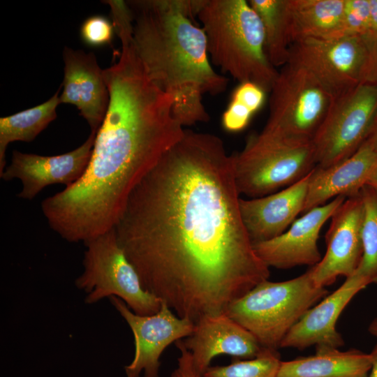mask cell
Returning <instances> with one entry per match:
<instances>
[{
	"label": "cell",
	"instance_id": "8",
	"mask_svg": "<svg viewBox=\"0 0 377 377\" xmlns=\"http://www.w3.org/2000/svg\"><path fill=\"white\" fill-rule=\"evenodd\" d=\"M269 113L263 131L311 142L334 99L306 69L288 62L271 88Z\"/></svg>",
	"mask_w": 377,
	"mask_h": 377
},
{
	"label": "cell",
	"instance_id": "15",
	"mask_svg": "<svg viewBox=\"0 0 377 377\" xmlns=\"http://www.w3.org/2000/svg\"><path fill=\"white\" fill-rule=\"evenodd\" d=\"M64 75L61 103L75 105L97 133L105 119L110 101L102 70L93 52L64 47Z\"/></svg>",
	"mask_w": 377,
	"mask_h": 377
},
{
	"label": "cell",
	"instance_id": "13",
	"mask_svg": "<svg viewBox=\"0 0 377 377\" xmlns=\"http://www.w3.org/2000/svg\"><path fill=\"white\" fill-rule=\"evenodd\" d=\"M96 133L91 132L77 148L60 155L41 156L13 150L10 163L0 177L4 181L18 179L22 188L17 194L24 200L34 199L44 188L56 184L66 187L84 173L90 161Z\"/></svg>",
	"mask_w": 377,
	"mask_h": 377
},
{
	"label": "cell",
	"instance_id": "31",
	"mask_svg": "<svg viewBox=\"0 0 377 377\" xmlns=\"http://www.w3.org/2000/svg\"><path fill=\"white\" fill-rule=\"evenodd\" d=\"M369 4L370 32L369 34H377V0H369Z\"/></svg>",
	"mask_w": 377,
	"mask_h": 377
},
{
	"label": "cell",
	"instance_id": "14",
	"mask_svg": "<svg viewBox=\"0 0 377 377\" xmlns=\"http://www.w3.org/2000/svg\"><path fill=\"white\" fill-rule=\"evenodd\" d=\"M346 198L339 196L314 207L295 220L280 235L253 243L256 254L269 267L286 269L316 265L322 258L318 246L320 230Z\"/></svg>",
	"mask_w": 377,
	"mask_h": 377
},
{
	"label": "cell",
	"instance_id": "20",
	"mask_svg": "<svg viewBox=\"0 0 377 377\" xmlns=\"http://www.w3.org/2000/svg\"><path fill=\"white\" fill-rule=\"evenodd\" d=\"M371 353L352 348H316L313 355L281 361L277 377H367Z\"/></svg>",
	"mask_w": 377,
	"mask_h": 377
},
{
	"label": "cell",
	"instance_id": "32",
	"mask_svg": "<svg viewBox=\"0 0 377 377\" xmlns=\"http://www.w3.org/2000/svg\"><path fill=\"white\" fill-rule=\"evenodd\" d=\"M365 140L368 141L377 151V113Z\"/></svg>",
	"mask_w": 377,
	"mask_h": 377
},
{
	"label": "cell",
	"instance_id": "4",
	"mask_svg": "<svg viewBox=\"0 0 377 377\" xmlns=\"http://www.w3.org/2000/svg\"><path fill=\"white\" fill-rule=\"evenodd\" d=\"M197 16L209 59L240 83L269 92L278 71L269 61L262 22L246 0H202Z\"/></svg>",
	"mask_w": 377,
	"mask_h": 377
},
{
	"label": "cell",
	"instance_id": "28",
	"mask_svg": "<svg viewBox=\"0 0 377 377\" xmlns=\"http://www.w3.org/2000/svg\"><path fill=\"white\" fill-rule=\"evenodd\" d=\"M114 26L105 16L92 15L87 18L80 27V36L87 45L99 47L112 42Z\"/></svg>",
	"mask_w": 377,
	"mask_h": 377
},
{
	"label": "cell",
	"instance_id": "19",
	"mask_svg": "<svg viewBox=\"0 0 377 377\" xmlns=\"http://www.w3.org/2000/svg\"><path fill=\"white\" fill-rule=\"evenodd\" d=\"M377 166V151L367 140L346 159L311 171L303 212L323 205L339 196L360 193Z\"/></svg>",
	"mask_w": 377,
	"mask_h": 377
},
{
	"label": "cell",
	"instance_id": "16",
	"mask_svg": "<svg viewBox=\"0 0 377 377\" xmlns=\"http://www.w3.org/2000/svg\"><path fill=\"white\" fill-rule=\"evenodd\" d=\"M367 286L356 275L346 278L340 287L304 313L286 334L281 348L304 350L313 346L316 348L343 346V339L336 327L337 320L355 295Z\"/></svg>",
	"mask_w": 377,
	"mask_h": 377
},
{
	"label": "cell",
	"instance_id": "18",
	"mask_svg": "<svg viewBox=\"0 0 377 377\" xmlns=\"http://www.w3.org/2000/svg\"><path fill=\"white\" fill-rule=\"evenodd\" d=\"M311 172L276 193L240 198L242 218L253 244L280 235L303 213Z\"/></svg>",
	"mask_w": 377,
	"mask_h": 377
},
{
	"label": "cell",
	"instance_id": "25",
	"mask_svg": "<svg viewBox=\"0 0 377 377\" xmlns=\"http://www.w3.org/2000/svg\"><path fill=\"white\" fill-rule=\"evenodd\" d=\"M266 92L253 82L239 83L234 89L230 103L222 114L223 128L232 133L244 129L252 116L263 105Z\"/></svg>",
	"mask_w": 377,
	"mask_h": 377
},
{
	"label": "cell",
	"instance_id": "23",
	"mask_svg": "<svg viewBox=\"0 0 377 377\" xmlns=\"http://www.w3.org/2000/svg\"><path fill=\"white\" fill-rule=\"evenodd\" d=\"M258 15L264 29L265 51L276 68L290 59L291 42L288 33V0H249Z\"/></svg>",
	"mask_w": 377,
	"mask_h": 377
},
{
	"label": "cell",
	"instance_id": "21",
	"mask_svg": "<svg viewBox=\"0 0 377 377\" xmlns=\"http://www.w3.org/2000/svg\"><path fill=\"white\" fill-rule=\"evenodd\" d=\"M346 1L288 0L291 43L308 38L330 39L343 36Z\"/></svg>",
	"mask_w": 377,
	"mask_h": 377
},
{
	"label": "cell",
	"instance_id": "35",
	"mask_svg": "<svg viewBox=\"0 0 377 377\" xmlns=\"http://www.w3.org/2000/svg\"><path fill=\"white\" fill-rule=\"evenodd\" d=\"M369 332L377 338V316H376L370 323L368 327Z\"/></svg>",
	"mask_w": 377,
	"mask_h": 377
},
{
	"label": "cell",
	"instance_id": "34",
	"mask_svg": "<svg viewBox=\"0 0 377 377\" xmlns=\"http://www.w3.org/2000/svg\"><path fill=\"white\" fill-rule=\"evenodd\" d=\"M366 185L377 189V166L370 175Z\"/></svg>",
	"mask_w": 377,
	"mask_h": 377
},
{
	"label": "cell",
	"instance_id": "5",
	"mask_svg": "<svg viewBox=\"0 0 377 377\" xmlns=\"http://www.w3.org/2000/svg\"><path fill=\"white\" fill-rule=\"evenodd\" d=\"M328 295L317 286L311 268L292 279L265 280L230 303L225 313L250 332L265 348L277 350L297 322Z\"/></svg>",
	"mask_w": 377,
	"mask_h": 377
},
{
	"label": "cell",
	"instance_id": "24",
	"mask_svg": "<svg viewBox=\"0 0 377 377\" xmlns=\"http://www.w3.org/2000/svg\"><path fill=\"white\" fill-rule=\"evenodd\" d=\"M364 205L362 228L363 253L353 274L368 285L377 283V189L365 185L360 191Z\"/></svg>",
	"mask_w": 377,
	"mask_h": 377
},
{
	"label": "cell",
	"instance_id": "26",
	"mask_svg": "<svg viewBox=\"0 0 377 377\" xmlns=\"http://www.w3.org/2000/svg\"><path fill=\"white\" fill-rule=\"evenodd\" d=\"M281 362L277 350L263 348L254 358L209 367L202 377H277Z\"/></svg>",
	"mask_w": 377,
	"mask_h": 377
},
{
	"label": "cell",
	"instance_id": "29",
	"mask_svg": "<svg viewBox=\"0 0 377 377\" xmlns=\"http://www.w3.org/2000/svg\"><path fill=\"white\" fill-rule=\"evenodd\" d=\"M364 37L367 47V60L362 82L377 86V34Z\"/></svg>",
	"mask_w": 377,
	"mask_h": 377
},
{
	"label": "cell",
	"instance_id": "12",
	"mask_svg": "<svg viewBox=\"0 0 377 377\" xmlns=\"http://www.w3.org/2000/svg\"><path fill=\"white\" fill-rule=\"evenodd\" d=\"M364 205L359 194L346 198L331 217L325 235L326 252L320 261L311 267L315 283L323 288L338 276H351L362 257V228Z\"/></svg>",
	"mask_w": 377,
	"mask_h": 377
},
{
	"label": "cell",
	"instance_id": "2",
	"mask_svg": "<svg viewBox=\"0 0 377 377\" xmlns=\"http://www.w3.org/2000/svg\"><path fill=\"white\" fill-rule=\"evenodd\" d=\"M103 70L110 101L84 175L41 202L50 228L83 243L114 228L140 181L184 135L173 98L147 75L133 45Z\"/></svg>",
	"mask_w": 377,
	"mask_h": 377
},
{
	"label": "cell",
	"instance_id": "11",
	"mask_svg": "<svg viewBox=\"0 0 377 377\" xmlns=\"http://www.w3.org/2000/svg\"><path fill=\"white\" fill-rule=\"evenodd\" d=\"M109 299L126 321L134 337V357L124 367L126 377H140L142 371L144 377H158L159 359L164 350L172 343L190 336L195 324L188 318L177 316L163 302L157 313L140 316L119 298Z\"/></svg>",
	"mask_w": 377,
	"mask_h": 377
},
{
	"label": "cell",
	"instance_id": "27",
	"mask_svg": "<svg viewBox=\"0 0 377 377\" xmlns=\"http://www.w3.org/2000/svg\"><path fill=\"white\" fill-rule=\"evenodd\" d=\"M369 32V0H346L343 21V36H363Z\"/></svg>",
	"mask_w": 377,
	"mask_h": 377
},
{
	"label": "cell",
	"instance_id": "9",
	"mask_svg": "<svg viewBox=\"0 0 377 377\" xmlns=\"http://www.w3.org/2000/svg\"><path fill=\"white\" fill-rule=\"evenodd\" d=\"M377 113V86L361 82L334 98L312 140L316 166L337 164L366 140Z\"/></svg>",
	"mask_w": 377,
	"mask_h": 377
},
{
	"label": "cell",
	"instance_id": "17",
	"mask_svg": "<svg viewBox=\"0 0 377 377\" xmlns=\"http://www.w3.org/2000/svg\"><path fill=\"white\" fill-rule=\"evenodd\" d=\"M183 342L191 354L195 370L202 376L219 355L249 360L263 348L250 332L225 313L200 319Z\"/></svg>",
	"mask_w": 377,
	"mask_h": 377
},
{
	"label": "cell",
	"instance_id": "33",
	"mask_svg": "<svg viewBox=\"0 0 377 377\" xmlns=\"http://www.w3.org/2000/svg\"><path fill=\"white\" fill-rule=\"evenodd\" d=\"M372 365L367 377H377V343L374 346L371 352Z\"/></svg>",
	"mask_w": 377,
	"mask_h": 377
},
{
	"label": "cell",
	"instance_id": "30",
	"mask_svg": "<svg viewBox=\"0 0 377 377\" xmlns=\"http://www.w3.org/2000/svg\"><path fill=\"white\" fill-rule=\"evenodd\" d=\"M175 345L180 351V355L177 359V367L172 373L171 377H202L195 370L191 354L185 347L183 341H177Z\"/></svg>",
	"mask_w": 377,
	"mask_h": 377
},
{
	"label": "cell",
	"instance_id": "22",
	"mask_svg": "<svg viewBox=\"0 0 377 377\" xmlns=\"http://www.w3.org/2000/svg\"><path fill=\"white\" fill-rule=\"evenodd\" d=\"M60 88L49 100L40 105L0 118V174L6 166V151L10 143L31 142L56 119V109L61 103Z\"/></svg>",
	"mask_w": 377,
	"mask_h": 377
},
{
	"label": "cell",
	"instance_id": "1",
	"mask_svg": "<svg viewBox=\"0 0 377 377\" xmlns=\"http://www.w3.org/2000/svg\"><path fill=\"white\" fill-rule=\"evenodd\" d=\"M232 155L184 129L131 191L115 226L143 288L194 324L269 276L239 208Z\"/></svg>",
	"mask_w": 377,
	"mask_h": 377
},
{
	"label": "cell",
	"instance_id": "10",
	"mask_svg": "<svg viewBox=\"0 0 377 377\" xmlns=\"http://www.w3.org/2000/svg\"><path fill=\"white\" fill-rule=\"evenodd\" d=\"M367 60L364 36H344L298 40L288 62L309 71L335 98L362 82Z\"/></svg>",
	"mask_w": 377,
	"mask_h": 377
},
{
	"label": "cell",
	"instance_id": "6",
	"mask_svg": "<svg viewBox=\"0 0 377 377\" xmlns=\"http://www.w3.org/2000/svg\"><path fill=\"white\" fill-rule=\"evenodd\" d=\"M237 189L260 198L298 182L316 166L312 142L276 136L264 131L251 135L244 149L232 155Z\"/></svg>",
	"mask_w": 377,
	"mask_h": 377
},
{
	"label": "cell",
	"instance_id": "3",
	"mask_svg": "<svg viewBox=\"0 0 377 377\" xmlns=\"http://www.w3.org/2000/svg\"><path fill=\"white\" fill-rule=\"evenodd\" d=\"M126 2L136 54L150 80L172 96L174 117L182 126L208 121L202 94L223 92L228 79L213 69L205 31L194 23L201 0Z\"/></svg>",
	"mask_w": 377,
	"mask_h": 377
},
{
	"label": "cell",
	"instance_id": "7",
	"mask_svg": "<svg viewBox=\"0 0 377 377\" xmlns=\"http://www.w3.org/2000/svg\"><path fill=\"white\" fill-rule=\"evenodd\" d=\"M83 272L76 287L87 304L117 297L135 313L150 316L161 306L160 299L145 290L133 265L120 246L114 228L84 242Z\"/></svg>",
	"mask_w": 377,
	"mask_h": 377
}]
</instances>
